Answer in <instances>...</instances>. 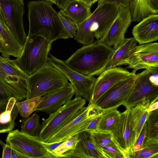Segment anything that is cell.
Returning a JSON list of instances; mask_svg holds the SVG:
<instances>
[{
	"label": "cell",
	"mask_w": 158,
	"mask_h": 158,
	"mask_svg": "<svg viewBox=\"0 0 158 158\" xmlns=\"http://www.w3.org/2000/svg\"><path fill=\"white\" fill-rule=\"evenodd\" d=\"M46 0L30 1L27 3L29 35L41 36L49 42L66 39L58 12Z\"/></svg>",
	"instance_id": "6da1fadb"
},
{
	"label": "cell",
	"mask_w": 158,
	"mask_h": 158,
	"mask_svg": "<svg viewBox=\"0 0 158 158\" xmlns=\"http://www.w3.org/2000/svg\"><path fill=\"white\" fill-rule=\"evenodd\" d=\"M114 51L97 40L77 49L64 61L69 67L82 75H99L106 70Z\"/></svg>",
	"instance_id": "7a4b0ae2"
},
{
	"label": "cell",
	"mask_w": 158,
	"mask_h": 158,
	"mask_svg": "<svg viewBox=\"0 0 158 158\" xmlns=\"http://www.w3.org/2000/svg\"><path fill=\"white\" fill-rule=\"evenodd\" d=\"M119 7L110 4H98L88 18L81 23L76 24L77 31L74 40L85 46L93 43L95 38L97 40L100 39L114 21Z\"/></svg>",
	"instance_id": "3957f363"
},
{
	"label": "cell",
	"mask_w": 158,
	"mask_h": 158,
	"mask_svg": "<svg viewBox=\"0 0 158 158\" xmlns=\"http://www.w3.org/2000/svg\"><path fill=\"white\" fill-rule=\"evenodd\" d=\"M70 84L62 72L48 61L28 77L26 99L42 97Z\"/></svg>",
	"instance_id": "277c9868"
},
{
	"label": "cell",
	"mask_w": 158,
	"mask_h": 158,
	"mask_svg": "<svg viewBox=\"0 0 158 158\" xmlns=\"http://www.w3.org/2000/svg\"><path fill=\"white\" fill-rule=\"evenodd\" d=\"M52 44L41 36L28 35L21 54L14 61L30 76L48 61Z\"/></svg>",
	"instance_id": "5b68a950"
},
{
	"label": "cell",
	"mask_w": 158,
	"mask_h": 158,
	"mask_svg": "<svg viewBox=\"0 0 158 158\" xmlns=\"http://www.w3.org/2000/svg\"><path fill=\"white\" fill-rule=\"evenodd\" d=\"M86 100L76 97L61 106L42 123L39 135L41 140L46 141L61 128L81 114L86 109Z\"/></svg>",
	"instance_id": "8992f818"
},
{
	"label": "cell",
	"mask_w": 158,
	"mask_h": 158,
	"mask_svg": "<svg viewBox=\"0 0 158 158\" xmlns=\"http://www.w3.org/2000/svg\"><path fill=\"white\" fill-rule=\"evenodd\" d=\"M29 76L14 60L0 56V82L13 94L18 102L26 99Z\"/></svg>",
	"instance_id": "52a82bcc"
},
{
	"label": "cell",
	"mask_w": 158,
	"mask_h": 158,
	"mask_svg": "<svg viewBox=\"0 0 158 158\" xmlns=\"http://www.w3.org/2000/svg\"><path fill=\"white\" fill-rule=\"evenodd\" d=\"M6 140L12 148L27 158H53L39 136H32L17 129L9 132Z\"/></svg>",
	"instance_id": "ba28073f"
},
{
	"label": "cell",
	"mask_w": 158,
	"mask_h": 158,
	"mask_svg": "<svg viewBox=\"0 0 158 158\" xmlns=\"http://www.w3.org/2000/svg\"><path fill=\"white\" fill-rule=\"evenodd\" d=\"M48 61L61 71L70 81L76 97H81L89 103L90 102L97 78L94 76H86L77 72L69 67L64 61L55 57L50 53Z\"/></svg>",
	"instance_id": "9c48e42d"
},
{
	"label": "cell",
	"mask_w": 158,
	"mask_h": 158,
	"mask_svg": "<svg viewBox=\"0 0 158 158\" xmlns=\"http://www.w3.org/2000/svg\"><path fill=\"white\" fill-rule=\"evenodd\" d=\"M0 10L6 26L23 46L27 36L24 28V0H0Z\"/></svg>",
	"instance_id": "30bf717a"
},
{
	"label": "cell",
	"mask_w": 158,
	"mask_h": 158,
	"mask_svg": "<svg viewBox=\"0 0 158 158\" xmlns=\"http://www.w3.org/2000/svg\"><path fill=\"white\" fill-rule=\"evenodd\" d=\"M103 110L96 104H89L81 114L53 135L45 142L51 143L63 142L85 131L91 121L101 114Z\"/></svg>",
	"instance_id": "8fae6325"
},
{
	"label": "cell",
	"mask_w": 158,
	"mask_h": 158,
	"mask_svg": "<svg viewBox=\"0 0 158 158\" xmlns=\"http://www.w3.org/2000/svg\"><path fill=\"white\" fill-rule=\"evenodd\" d=\"M132 69L136 74L139 70L158 68V43H149L136 45L130 52L122 65Z\"/></svg>",
	"instance_id": "7c38bea8"
},
{
	"label": "cell",
	"mask_w": 158,
	"mask_h": 158,
	"mask_svg": "<svg viewBox=\"0 0 158 158\" xmlns=\"http://www.w3.org/2000/svg\"><path fill=\"white\" fill-rule=\"evenodd\" d=\"M151 75V69L136 74L132 89L123 105L126 109L134 106L143 100L152 103L158 99V86L152 82Z\"/></svg>",
	"instance_id": "4fadbf2b"
},
{
	"label": "cell",
	"mask_w": 158,
	"mask_h": 158,
	"mask_svg": "<svg viewBox=\"0 0 158 158\" xmlns=\"http://www.w3.org/2000/svg\"><path fill=\"white\" fill-rule=\"evenodd\" d=\"M132 21L129 7L120 6L114 21L98 40L115 50L125 39V33Z\"/></svg>",
	"instance_id": "5bb4252c"
},
{
	"label": "cell",
	"mask_w": 158,
	"mask_h": 158,
	"mask_svg": "<svg viewBox=\"0 0 158 158\" xmlns=\"http://www.w3.org/2000/svg\"><path fill=\"white\" fill-rule=\"evenodd\" d=\"M136 78L135 75L117 83L104 93L95 104L103 109L123 105L132 89Z\"/></svg>",
	"instance_id": "9a60e30c"
},
{
	"label": "cell",
	"mask_w": 158,
	"mask_h": 158,
	"mask_svg": "<svg viewBox=\"0 0 158 158\" xmlns=\"http://www.w3.org/2000/svg\"><path fill=\"white\" fill-rule=\"evenodd\" d=\"M136 74L120 67L106 69L97 78L92 98L89 104H95L104 93L115 84L128 78L134 76Z\"/></svg>",
	"instance_id": "2e32d148"
},
{
	"label": "cell",
	"mask_w": 158,
	"mask_h": 158,
	"mask_svg": "<svg viewBox=\"0 0 158 158\" xmlns=\"http://www.w3.org/2000/svg\"><path fill=\"white\" fill-rule=\"evenodd\" d=\"M74 95V89L70 83L66 86L43 96V99L36 111L52 114L71 100Z\"/></svg>",
	"instance_id": "e0dca14e"
},
{
	"label": "cell",
	"mask_w": 158,
	"mask_h": 158,
	"mask_svg": "<svg viewBox=\"0 0 158 158\" xmlns=\"http://www.w3.org/2000/svg\"><path fill=\"white\" fill-rule=\"evenodd\" d=\"M134 38L139 45L158 40V15L153 14L144 18L132 30Z\"/></svg>",
	"instance_id": "ac0fdd59"
},
{
	"label": "cell",
	"mask_w": 158,
	"mask_h": 158,
	"mask_svg": "<svg viewBox=\"0 0 158 158\" xmlns=\"http://www.w3.org/2000/svg\"><path fill=\"white\" fill-rule=\"evenodd\" d=\"M113 134L127 158H128V153L135 143V134L131 124L130 109L121 112L119 123Z\"/></svg>",
	"instance_id": "d6986e66"
},
{
	"label": "cell",
	"mask_w": 158,
	"mask_h": 158,
	"mask_svg": "<svg viewBox=\"0 0 158 158\" xmlns=\"http://www.w3.org/2000/svg\"><path fill=\"white\" fill-rule=\"evenodd\" d=\"M79 141L74 148L63 157L104 158L95 146L90 132L83 131L78 134Z\"/></svg>",
	"instance_id": "ffe728a7"
},
{
	"label": "cell",
	"mask_w": 158,
	"mask_h": 158,
	"mask_svg": "<svg viewBox=\"0 0 158 158\" xmlns=\"http://www.w3.org/2000/svg\"><path fill=\"white\" fill-rule=\"evenodd\" d=\"M23 46L18 41L6 25L0 22V53L2 56L9 58H18L21 54Z\"/></svg>",
	"instance_id": "44dd1931"
},
{
	"label": "cell",
	"mask_w": 158,
	"mask_h": 158,
	"mask_svg": "<svg viewBox=\"0 0 158 158\" xmlns=\"http://www.w3.org/2000/svg\"><path fill=\"white\" fill-rule=\"evenodd\" d=\"M91 6L81 0H70L59 12L75 24L81 23L91 14Z\"/></svg>",
	"instance_id": "7402d4cb"
},
{
	"label": "cell",
	"mask_w": 158,
	"mask_h": 158,
	"mask_svg": "<svg viewBox=\"0 0 158 158\" xmlns=\"http://www.w3.org/2000/svg\"><path fill=\"white\" fill-rule=\"evenodd\" d=\"M14 98L0 102V133L10 132L14 127L15 120L19 112Z\"/></svg>",
	"instance_id": "603a6c76"
},
{
	"label": "cell",
	"mask_w": 158,
	"mask_h": 158,
	"mask_svg": "<svg viewBox=\"0 0 158 158\" xmlns=\"http://www.w3.org/2000/svg\"><path fill=\"white\" fill-rule=\"evenodd\" d=\"M132 21L139 22L153 15H158V0H131L129 6Z\"/></svg>",
	"instance_id": "cb8c5ba5"
},
{
	"label": "cell",
	"mask_w": 158,
	"mask_h": 158,
	"mask_svg": "<svg viewBox=\"0 0 158 158\" xmlns=\"http://www.w3.org/2000/svg\"><path fill=\"white\" fill-rule=\"evenodd\" d=\"M151 103L149 100H143L130 108L131 124L135 134V143L147 120L149 114L147 109Z\"/></svg>",
	"instance_id": "d4e9b609"
},
{
	"label": "cell",
	"mask_w": 158,
	"mask_h": 158,
	"mask_svg": "<svg viewBox=\"0 0 158 158\" xmlns=\"http://www.w3.org/2000/svg\"><path fill=\"white\" fill-rule=\"evenodd\" d=\"M137 45V42L133 37L125 39L115 50L106 69L122 65L128 57L131 51Z\"/></svg>",
	"instance_id": "484cf974"
},
{
	"label": "cell",
	"mask_w": 158,
	"mask_h": 158,
	"mask_svg": "<svg viewBox=\"0 0 158 158\" xmlns=\"http://www.w3.org/2000/svg\"><path fill=\"white\" fill-rule=\"evenodd\" d=\"M115 107L103 109L99 123L98 129L110 131L116 129L120 121L121 113Z\"/></svg>",
	"instance_id": "4316f807"
},
{
	"label": "cell",
	"mask_w": 158,
	"mask_h": 158,
	"mask_svg": "<svg viewBox=\"0 0 158 158\" xmlns=\"http://www.w3.org/2000/svg\"><path fill=\"white\" fill-rule=\"evenodd\" d=\"M90 133L95 146L100 152L102 148L110 145L115 146L122 148L113 133L110 131L98 129Z\"/></svg>",
	"instance_id": "83f0119b"
},
{
	"label": "cell",
	"mask_w": 158,
	"mask_h": 158,
	"mask_svg": "<svg viewBox=\"0 0 158 158\" xmlns=\"http://www.w3.org/2000/svg\"><path fill=\"white\" fill-rule=\"evenodd\" d=\"M158 158V139L146 138L141 149L131 152L129 158Z\"/></svg>",
	"instance_id": "f1b7e54d"
},
{
	"label": "cell",
	"mask_w": 158,
	"mask_h": 158,
	"mask_svg": "<svg viewBox=\"0 0 158 158\" xmlns=\"http://www.w3.org/2000/svg\"><path fill=\"white\" fill-rule=\"evenodd\" d=\"M40 118L36 112L31 117L22 119L20 131L32 136H39L42 129Z\"/></svg>",
	"instance_id": "f546056e"
},
{
	"label": "cell",
	"mask_w": 158,
	"mask_h": 158,
	"mask_svg": "<svg viewBox=\"0 0 158 158\" xmlns=\"http://www.w3.org/2000/svg\"><path fill=\"white\" fill-rule=\"evenodd\" d=\"M43 98V96L38 97L16 102V105L20 115L24 118L28 117L36 111Z\"/></svg>",
	"instance_id": "4dcf8cb0"
},
{
	"label": "cell",
	"mask_w": 158,
	"mask_h": 158,
	"mask_svg": "<svg viewBox=\"0 0 158 158\" xmlns=\"http://www.w3.org/2000/svg\"><path fill=\"white\" fill-rule=\"evenodd\" d=\"M78 141V134L62 142L52 152L53 158L63 157L64 155L74 148Z\"/></svg>",
	"instance_id": "1f68e13d"
},
{
	"label": "cell",
	"mask_w": 158,
	"mask_h": 158,
	"mask_svg": "<svg viewBox=\"0 0 158 158\" xmlns=\"http://www.w3.org/2000/svg\"><path fill=\"white\" fill-rule=\"evenodd\" d=\"M146 124V138L158 139V109L149 113Z\"/></svg>",
	"instance_id": "d6a6232c"
},
{
	"label": "cell",
	"mask_w": 158,
	"mask_h": 158,
	"mask_svg": "<svg viewBox=\"0 0 158 158\" xmlns=\"http://www.w3.org/2000/svg\"><path fill=\"white\" fill-rule=\"evenodd\" d=\"M58 15L66 39L74 38L77 31L76 24L69 18L63 16L59 12Z\"/></svg>",
	"instance_id": "836d02e7"
},
{
	"label": "cell",
	"mask_w": 158,
	"mask_h": 158,
	"mask_svg": "<svg viewBox=\"0 0 158 158\" xmlns=\"http://www.w3.org/2000/svg\"><path fill=\"white\" fill-rule=\"evenodd\" d=\"M146 121L143 125L139 136L137 139L131 151L129 152L130 153L137 152L141 149L143 146L145 139L146 137Z\"/></svg>",
	"instance_id": "e575fe53"
},
{
	"label": "cell",
	"mask_w": 158,
	"mask_h": 158,
	"mask_svg": "<svg viewBox=\"0 0 158 158\" xmlns=\"http://www.w3.org/2000/svg\"><path fill=\"white\" fill-rule=\"evenodd\" d=\"M13 98H15L13 94L0 82V102L8 101Z\"/></svg>",
	"instance_id": "d590c367"
},
{
	"label": "cell",
	"mask_w": 158,
	"mask_h": 158,
	"mask_svg": "<svg viewBox=\"0 0 158 158\" xmlns=\"http://www.w3.org/2000/svg\"><path fill=\"white\" fill-rule=\"evenodd\" d=\"M101 114L102 113L97 116L91 121L85 130V131L90 132L98 129L102 116Z\"/></svg>",
	"instance_id": "8d00e7d4"
},
{
	"label": "cell",
	"mask_w": 158,
	"mask_h": 158,
	"mask_svg": "<svg viewBox=\"0 0 158 158\" xmlns=\"http://www.w3.org/2000/svg\"><path fill=\"white\" fill-rule=\"evenodd\" d=\"M131 0H98V4L108 3L117 5L119 6H129Z\"/></svg>",
	"instance_id": "74e56055"
},
{
	"label": "cell",
	"mask_w": 158,
	"mask_h": 158,
	"mask_svg": "<svg viewBox=\"0 0 158 158\" xmlns=\"http://www.w3.org/2000/svg\"><path fill=\"white\" fill-rule=\"evenodd\" d=\"M6 143L5 144L0 139V144L3 148L2 158H11L12 148L8 143Z\"/></svg>",
	"instance_id": "f35d334b"
},
{
	"label": "cell",
	"mask_w": 158,
	"mask_h": 158,
	"mask_svg": "<svg viewBox=\"0 0 158 158\" xmlns=\"http://www.w3.org/2000/svg\"><path fill=\"white\" fill-rule=\"evenodd\" d=\"M62 142L49 143L44 142V143L45 146L52 154V152Z\"/></svg>",
	"instance_id": "ab89813d"
},
{
	"label": "cell",
	"mask_w": 158,
	"mask_h": 158,
	"mask_svg": "<svg viewBox=\"0 0 158 158\" xmlns=\"http://www.w3.org/2000/svg\"><path fill=\"white\" fill-rule=\"evenodd\" d=\"M11 158H27L23 154L12 148Z\"/></svg>",
	"instance_id": "60d3db41"
},
{
	"label": "cell",
	"mask_w": 158,
	"mask_h": 158,
	"mask_svg": "<svg viewBox=\"0 0 158 158\" xmlns=\"http://www.w3.org/2000/svg\"><path fill=\"white\" fill-rule=\"evenodd\" d=\"M158 109V99L152 102L147 109V111L149 113Z\"/></svg>",
	"instance_id": "b9f144b4"
},
{
	"label": "cell",
	"mask_w": 158,
	"mask_h": 158,
	"mask_svg": "<svg viewBox=\"0 0 158 158\" xmlns=\"http://www.w3.org/2000/svg\"><path fill=\"white\" fill-rule=\"evenodd\" d=\"M70 0H57V7L59 9L64 7Z\"/></svg>",
	"instance_id": "7bdbcfd3"
},
{
	"label": "cell",
	"mask_w": 158,
	"mask_h": 158,
	"mask_svg": "<svg viewBox=\"0 0 158 158\" xmlns=\"http://www.w3.org/2000/svg\"><path fill=\"white\" fill-rule=\"evenodd\" d=\"M83 1L86 4L88 5L91 6L97 2L98 1V0H81Z\"/></svg>",
	"instance_id": "ee69618b"
},
{
	"label": "cell",
	"mask_w": 158,
	"mask_h": 158,
	"mask_svg": "<svg viewBox=\"0 0 158 158\" xmlns=\"http://www.w3.org/2000/svg\"><path fill=\"white\" fill-rule=\"evenodd\" d=\"M0 22L4 25H6L0 10Z\"/></svg>",
	"instance_id": "f6af8a7d"
},
{
	"label": "cell",
	"mask_w": 158,
	"mask_h": 158,
	"mask_svg": "<svg viewBox=\"0 0 158 158\" xmlns=\"http://www.w3.org/2000/svg\"><path fill=\"white\" fill-rule=\"evenodd\" d=\"M51 3V4H55L57 6V0H46Z\"/></svg>",
	"instance_id": "bcb514c9"
}]
</instances>
